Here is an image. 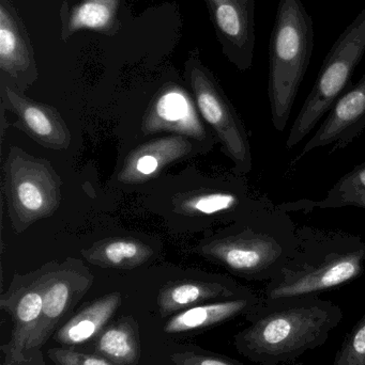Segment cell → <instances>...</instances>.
Listing matches in <instances>:
<instances>
[{"mask_svg":"<svg viewBox=\"0 0 365 365\" xmlns=\"http://www.w3.org/2000/svg\"><path fill=\"white\" fill-rule=\"evenodd\" d=\"M250 325L235 336L238 353L261 365L296 361L327 342L340 325L342 309L317 296L266 302L246 315Z\"/></svg>","mask_w":365,"mask_h":365,"instance_id":"cell-1","label":"cell"},{"mask_svg":"<svg viewBox=\"0 0 365 365\" xmlns=\"http://www.w3.org/2000/svg\"><path fill=\"white\" fill-rule=\"evenodd\" d=\"M289 212L263 197L237 227L201 245V253L240 278L269 282L297 250L298 227Z\"/></svg>","mask_w":365,"mask_h":365,"instance_id":"cell-2","label":"cell"},{"mask_svg":"<svg viewBox=\"0 0 365 365\" xmlns=\"http://www.w3.org/2000/svg\"><path fill=\"white\" fill-rule=\"evenodd\" d=\"M365 242L349 234L304 233L298 229L293 259L264 291L266 302L317 296L361 276Z\"/></svg>","mask_w":365,"mask_h":365,"instance_id":"cell-3","label":"cell"},{"mask_svg":"<svg viewBox=\"0 0 365 365\" xmlns=\"http://www.w3.org/2000/svg\"><path fill=\"white\" fill-rule=\"evenodd\" d=\"M314 49L313 19L301 0H280L269 44V98L276 132L289 124Z\"/></svg>","mask_w":365,"mask_h":365,"instance_id":"cell-4","label":"cell"},{"mask_svg":"<svg viewBox=\"0 0 365 365\" xmlns=\"http://www.w3.org/2000/svg\"><path fill=\"white\" fill-rule=\"evenodd\" d=\"M365 53V8L326 56L314 86L289 130L287 149L299 145L354 85V72Z\"/></svg>","mask_w":365,"mask_h":365,"instance_id":"cell-5","label":"cell"},{"mask_svg":"<svg viewBox=\"0 0 365 365\" xmlns=\"http://www.w3.org/2000/svg\"><path fill=\"white\" fill-rule=\"evenodd\" d=\"M4 190L15 231L23 232L57 210L61 181L49 163L13 148L4 166Z\"/></svg>","mask_w":365,"mask_h":365,"instance_id":"cell-6","label":"cell"},{"mask_svg":"<svg viewBox=\"0 0 365 365\" xmlns=\"http://www.w3.org/2000/svg\"><path fill=\"white\" fill-rule=\"evenodd\" d=\"M189 79L201 117L211 126L235 171L246 175L252 171L253 158L248 133L231 101L211 73L199 61L188 64Z\"/></svg>","mask_w":365,"mask_h":365,"instance_id":"cell-7","label":"cell"},{"mask_svg":"<svg viewBox=\"0 0 365 365\" xmlns=\"http://www.w3.org/2000/svg\"><path fill=\"white\" fill-rule=\"evenodd\" d=\"M43 287V311L26 351L40 349L49 341L64 317L84 297L94 283V277L81 263L66 261L60 265L47 264L40 268Z\"/></svg>","mask_w":365,"mask_h":365,"instance_id":"cell-8","label":"cell"},{"mask_svg":"<svg viewBox=\"0 0 365 365\" xmlns=\"http://www.w3.org/2000/svg\"><path fill=\"white\" fill-rule=\"evenodd\" d=\"M0 309L11 315L12 334L1 346L4 362L13 365L25 358L28 341L38 326L43 311V287L40 269L26 276H15L8 291L0 296Z\"/></svg>","mask_w":365,"mask_h":365,"instance_id":"cell-9","label":"cell"},{"mask_svg":"<svg viewBox=\"0 0 365 365\" xmlns=\"http://www.w3.org/2000/svg\"><path fill=\"white\" fill-rule=\"evenodd\" d=\"M226 57L240 71L252 68L255 47L254 0H207Z\"/></svg>","mask_w":365,"mask_h":365,"instance_id":"cell-10","label":"cell"},{"mask_svg":"<svg viewBox=\"0 0 365 365\" xmlns=\"http://www.w3.org/2000/svg\"><path fill=\"white\" fill-rule=\"evenodd\" d=\"M365 128V73L356 85L341 96L312 138L306 143L295 162L319 149L334 145L344 149L364 133Z\"/></svg>","mask_w":365,"mask_h":365,"instance_id":"cell-11","label":"cell"},{"mask_svg":"<svg viewBox=\"0 0 365 365\" xmlns=\"http://www.w3.org/2000/svg\"><path fill=\"white\" fill-rule=\"evenodd\" d=\"M143 130L146 134L166 132L193 138L206 137L192 102L181 88L175 86L162 90L154 98L146 113Z\"/></svg>","mask_w":365,"mask_h":365,"instance_id":"cell-12","label":"cell"},{"mask_svg":"<svg viewBox=\"0 0 365 365\" xmlns=\"http://www.w3.org/2000/svg\"><path fill=\"white\" fill-rule=\"evenodd\" d=\"M4 92L9 107L19 117L21 128L36 143L49 149H68L71 143L70 130L55 109L28 100L10 88H6Z\"/></svg>","mask_w":365,"mask_h":365,"instance_id":"cell-13","label":"cell"},{"mask_svg":"<svg viewBox=\"0 0 365 365\" xmlns=\"http://www.w3.org/2000/svg\"><path fill=\"white\" fill-rule=\"evenodd\" d=\"M255 295L252 289L229 281H178L161 289L158 307L160 314L167 317L210 300L236 299Z\"/></svg>","mask_w":365,"mask_h":365,"instance_id":"cell-14","label":"cell"},{"mask_svg":"<svg viewBox=\"0 0 365 365\" xmlns=\"http://www.w3.org/2000/svg\"><path fill=\"white\" fill-rule=\"evenodd\" d=\"M191 150L192 143L181 135L145 143L129 154L120 170L119 181L126 184L148 181L164 167L188 155Z\"/></svg>","mask_w":365,"mask_h":365,"instance_id":"cell-15","label":"cell"},{"mask_svg":"<svg viewBox=\"0 0 365 365\" xmlns=\"http://www.w3.org/2000/svg\"><path fill=\"white\" fill-rule=\"evenodd\" d=\"M31 49L23 26L6 0L0 4V68L26 86L36 79Z\"/></svg>","mask_w":365,"mask_h":365,"instance_id":"cell-16","label":"cell"},{"mask_svg":"<svg viewBox=\"0 0 365 365\" xmlns=\"http://www.w3.org/2000/svg\"><path fill=\"white\" fill-rule=\"evenodd\" d=\"M261 300V296L255 295L199 304L171 315L163 329L169 334H190L207 329L241 315L246 317Z\"/></svg>","mask_w":365,"mask_h":365,"instance_id":"cell-17","label":"cell"},{"mask_svg":"<svg viewBox=\"0 0 365 365\" xmlns=\"http://www.w3.org/2000/svg\"><path fill=\"white\" fill-rule=\"evenodd\" d=\"M121 300V294L116 292L90 302L56 330L54 341L64 346H76L96 339L109 325Z\"/></svg>","mask_w":365,"mask_h":365,"instance_id":"cell-18","label":"cell"},{"mask_svg":"<svg viewBox=\"0 0 365 365\" xmlns=\"http://www.w3.org/2000/svg\"><path fill=\"white\" fill-rule=\"evenodd\" d=\"M94 351L116 365H136L141 358L139 323L132 315L109 324L96 338Z\"/></svg>","mask_w":365,"mask_h":365,"instance_id":"cell-19","label":"cell"},{"mask_svg":"<svg viewBox=\"0 0 365 365\" xmlns=\"http://www.w3.org/2000/svg\"><path fill=\"white\" fill-rule=\"evenodd\" d=\"M83 255L101 267L132 269L146 263L154 255V250L141 240L116 237L96 242L84 250Z\"/></svg>","mask_w":365,"mask_h":365,"instance_id":"cell-20","label":"cell"},{"mask_svg":"<svg viewBox=\"0 0 365 365\" xmlns=\"http://www.w3.org/2000/svg\"><path fill=\"white\" fill-rule=\"evenodd\" d=\"M365 195V163L356 167L351 173L339 180L328 191L327 197L319 201L300 200L298 202L283 203L287 210H313L314 208H341L353 205L358 197Z\"/></svg>","mask_w":365,"mask_h":365,"instance_id":"cell-21","label":"cell"},{"mask_svg":"<svg viewBox=\"0 0 365 365\" xmlns=\"http://www.w3.org/2000/svg\"><path fill=\"white\" fill-rule=\"evenodd\" d=\"M120 0H83L71 11L68 19L69 34L79 30L109 31L117 16Z\"/></svg>","mask_w":365,"mask_h":365,"instance_id":"cell-22","label":"cell"},{"mask_svg":"<svg viewBox=\"0 0 365 365\" xmlns=\"http://www.w3.org/2000/svg\"><path fill=\"white\" fill-rule=\"evenodd\" d=\"M334 365H365V314L345 336Z\"/></svg>","mask_w":365,"mask_h":365,"instance_id":"cell-23","label":"cell"},{"mask_svg":"<svg viewBox=\"0 0 365 365\" xmlns=\"http://www.w3.org/2000/svg\"><path fill=\"white\" fill-rule=\"evenodd\" d=\"M49 359L56 365H116L98 354H85L72 349H51Z\"/></svg>","mask_w":365,"mask_h":365,"instance_id":"cell-24","label":"cell"},{"mask_svg":"<svg viewBox=\"0 0 365 365\" xmlns=\"http://www.w3.org/2000/svg\"><path fill=\"white\" fill-rule=\"evenodd\" d=\"M174 365H246L233 358L208 351H186L171 356Z\"/></svg>","mask_w":365,"mask_h":365,"instance_id":"cell-25","label":"cell"},{"mask_svg":"<svg viewBox=\"0 0 365 365\" xmlns=\"http://www.w3.org/2000/svg\"><path fill=\"white\" fill-rule=\"evenodd\" d=\"M13 365H46L40 349H29L25 351V358Z\"/></svg>","mask_w":365,"mask_h":365,"instance_id":"cell-26","label":"cell"},{"mask_svg":"<svg viewBox=\"0 0 365 365\" xmlns=\"http://www.w3.org/2000/svg\"><path fill=\"white\" fill-rule=\"evenodd\" d=\"M356 206V207L364 208L365 210V195H362V197H358L357 200L354 201L353 205Z\"/></svg>","mask_w":365,"mask_h":365,"instance_id":"cell-27","label":"cell"}]
</instances>
